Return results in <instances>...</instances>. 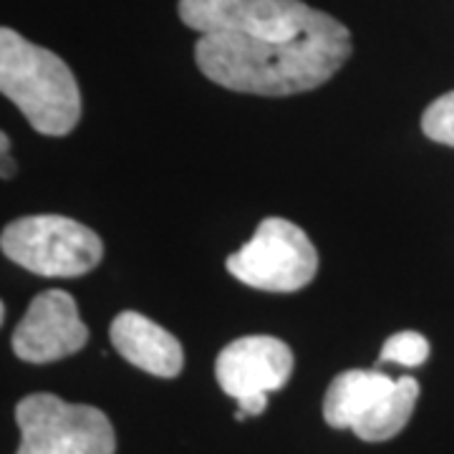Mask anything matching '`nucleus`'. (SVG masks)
<instances>
[{
    "label": "nucleus",
    "instance_id": "obj_1",
    "mask_svg": "<svg viewBox=\"0 0 454 454\" xmlns=\"http://www.w3.org/2000/svg\"><path fill=\"white\" fill-rule=\"evenodd\" d=\"M200 33L197 68L217 86L293 97L324 86L351 56L348 28L303 0H179Z\"/></svg>",
    "mask_w": 454,
    "mask_h": 454
},
{
    "label": "nucleus",
    "instance_id": "obj_2",
    "mask_svg": "<svg viewBox=\"0 0 454 454\" xmlns=\"http://www.w3.org/2000/svg\"><path fill=\"white\" fill-rule=\"evenodd\" d=\"M0 91L38 134L66 137L82 119V91L71 68L13 28L0 31Z\"/></svg>",
    "mask_w": 454,
    "mask_h": 454
},
{
    "label": "nucleus",
    "instance_id": "obj_3",
    "mask_svg": "<svg viewBox=\"0 0 454 454\" xmlns=\"http://www.w3.org/2000/svg\"><path fill=\"white\" fill-rule=\"evenodd\" d=\"M3 255L43 278H79L101 262L104 243L91 227L64 215H31L3 227Z\"/></svg>",
    "mask_w": 454,
    "mask_h": 454
},
{
    "label": "nucleus",
    "instance_id": "obj_4",
    "mask_svg": "<svg viewBox=\"0 0 454 454\" xmlns=\"http://www.w3.org/2000/svg\"><path fill=\"white\" fill-rule=\"evenodd\" d=\"M20 444L16 454H114L109 417L89 404H71L56 394H31L16 406Z\"/></svg>",
    "mask_w": 454,
    "mask_h": 454
},
{
    "label": "nucleus",
    "instance_id": "obj_5",
    "mask_svg": "<svg viewBox=\"0 0 454 454\" xmlns=\"http://www.w3.org/2000/svg\"><path fill=\"white\" fill-rule=\"evenodd\" d=\"M227 273L268 293L306 288L318 270V253L310 238L291 220L265 217L247 243L227 258Z\"/></svg>",
    "mask_w": 454,
    "mask_h": 454
},
{
    "label": "nucleus",
    "instance_id": "obj_6",
    "mask_svg": "<svg viewBox=\"0 0 454 454\" xmlns=\"http://www.w3.org/2000/svg\"><path fill=\"white\" fill-rule=\"evenodd\" d=\"M11 340L20 361L51 364L82 351L89 340V328L79 316L74 295L53 288L33 298Z\"/></svg>",
    "mask_w": 454,
    "mask_h": 454
},
{
    "label": "nucleus",
    "instance_id": "obj_7",
    "mask_svg": "<svg viewBox=\"0 0 454 454\" xmlns=\"http://www.w3.org/2000/svg\"><path fill=\"white\" fill-rule=\"evenodd\" d=\"M295 358L286 340L276 336H243L227 343L215 361L220 389L235 402L255 394L283 389L291 379Z\"/></svg>",
    "mask_w": 454,
    "mask_h": 454
},
{
    "label": "nucleus",
    "instance_id": "obj_8",
    "mask_svg": "<svg viewBox=\"0 0 454 454\" xmlns=\"http://www.w3.org/2000/svg\"><path fill=\"white\" fill-rule=\"evenodd\" d=\"M109 336L121 358H127L131 366L152 376L175 379L184 366V351L179 340L169 331H164L162 325L137 310L119 313L112 321Z\"/></svg>",
    "mask_w": 454,
    "mask_h": 454
},
{
    "label": "nucleus",
    "instance_id": "obj_9",
    "mask_svg": "<svg viewBox=\"0 0 454 454\" xmlns=\"http://www.w3.org/2000/svg\"><path fill=\"white\" fill-rule=\"evenodd\" d=\"M394 387L396 379L379 369H351L339 373L325 391V424L333 429H354Z\"/></svg>",
    "mask_w": 454,
    "mask_h": 454
},
{
    "label": "nucleus",
    "instance_id": "obj_10",
    "mask_svg": "<svg viewBox=\"0 0 454 454\" xmlns=\"http://www.w3.org/2000/svg\"><path fill=\"white\" fill-rule=\"evenodd\" d=\"M417 399H419V381H414L411 376H402L396 379V387L351 432L364 442H387L396 437L411 419Z\"/></svg>",
    "mask_w": 454,
    "mask_h": 454
},
{
    "label": "nucleus",
    "instance_id": "obj_11",
    "mask_svg": "<svg viewBox=\"0 0 454 454\" xmlns=\"http://www.w3.org/2000/svg\"><path fill=\"white\" fill-rule=\"evenodd\" d=\"M427 358H429V340L417 331H399L381 346L379 364L422 366Z\"/></svg>",
    "mask_w": 454,
    "mask_h": 454
},
{
    "label": "nucleus",
    "instance_id": "obj_12",
    "mask_svg": "<svg viewBox=\"0 0 454 454\" xmlns=\"http://www.w3.org/2000/svg\"><path fill=\"white\" fill-rule=\"evenodd\" d=\"M422 131L439 145L454 146V91L434 98L422 116Z\"/></svg>",
    "mask_w": 454,
    "mask_h": 454
},
{
    "label": "nucleus",
    "instance_id": "obj_13",
    "mask_svg": "<svg viewBox=\"0 0 454 454\" xmlns=\"http://www.w3.org/2000/svg\"><path fill=\"white\" fill-rule=\"evenodd\" d=\"M0 145H3V179H11L13 177V162H11V157H8V145H11V139H8V134H0Z\"/></svg>",
    "mask_w": 454,
    "mask_h": 454
}]
</instances>
